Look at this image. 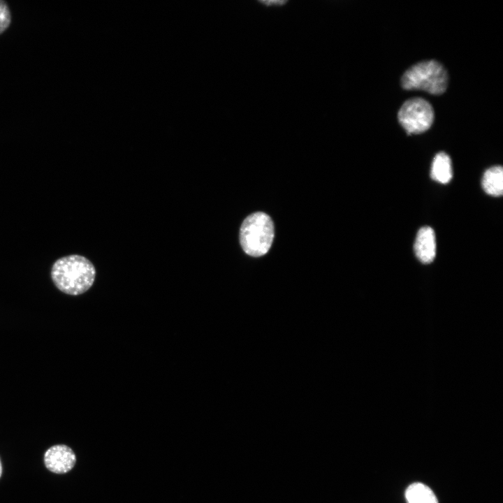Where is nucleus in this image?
<instances>
[{"label":"nucleus","instance_id":"nucleus-1","mask_svg":"<svg viewBox=\"0 0 503 503\" xmlns=\"http://www.w3.org/2000/svg\"><path fill=\"white\" fill-rule=\"evenodd\" d=\"M50 275L59 291L68 295L78 296L91 288L95 279L96 270L86 257L71 254L58 258L52 266Z\"/></svg>","mask_w":503,"mask_h":503},{"label":"nucleus","instance_id":"nucleus-2","mask_svg":"<svg viewBox=\"0 0 503 503\" xmlns=\"http://www.w3.org/2000/svg\"><path fill=\"white\" fill-rule=\"evenodd\" d=\"M274 238V226L265 213L258 212L249 215L242 222L240 241L244 252L252 256H261L270 249Z\"/></svg>","mask_w":503,"mask_h":503},{"label":"nucleus","instance_id":"nucleus-3","mask_svg":"<svg viewBox=\"0 0 503 503\" xmlns=\"http://www.w3.org/2000/svg\"><path fill=\"white\" fill-rule=\"evenodd\" d=\"M448 73L436 60L422 61L409 68L402 75L401 84L407 89H421L433 94L443 93L447 87Z\"/></svg>","mask_w":503,"mask_h":503},{"label":"nucleus","instance_id":"nucleus-4","mask_svg":"<svg viewBox=\"0 0 503 503\" xmlns=\"http://www.w3.org/2000/svg\"><path fill=\"white\" fill-rule=\"evenodd\" d=\"M398 117L407 133H422L431 126L434 120V110L425 99L411 98L402 105Z\"/></svg>","mask_w":503,"mask_h":503},{"label":"nucleus","instance_id":"nucleus-5","mask_svg":"<svg viewBox=\"0 0 503 503\" xmlns=\"http://www.w3.org/2000/svg\"><path fill=\"white\" fill-rule=\"evenodd\" d=\"M76 457L73 450L66 445L58 444L49 448L44 454L45 465L50 472L62 474L73 469Z\"/></svg>","mask_w":503,"mask_h":503},{"label":"nucleus","instance_id":"nucleus-6","mask_svg":"<svg viewBox=\"0 0 503 503\" xmlns=\"http://www.w3.org/2000/svg\"><path fill=\"white\" fill-rule=\"evenodd\" d=\"M414 252L421 263L432 262L436 255V240L432 228L424 226L419 229L414 243Z\"/></svg>","mask_w":503,"mask_h":503},{"label":"nucleus","instance_id":"nucleus-7","mask_svg":"<svg viewBox=\"0 0 503 503\" xmlns=\"http://www.w3.org/2000/svg\"><path fill=\"white\" fill-rule=\"evenodd\" d=\"M452 174L449 156L444 152L437 153L432 161L431 177L439 183L446 184L451 180Z\"/></svg>","mask_w":503,"mask_h":503},{"label":"nucleus","instance_id":"nucleus-8","mask_svg":"<svg viewBox=\"0 0 503 503\" xmlns=\"http://www.w3.org/2000/svg\"><path fill=\"white\" fill-rule=\"evenodd\" d=\"M483 190L489 195L500 196L503 193V170L500 166L488 168L482 179Z\"/></svg>","mask_w":503,"mask_h":503},{"label":"nucleus","instance_id":"nucleus-9","mask_svg":"<svg viewBox=\"0 0 503 503\" xmlns=\"http://www.w3.org/2000/svg\"><path fill=\"white\" fill-rule=\"evenodd\" d=\"M407 503H438L432 490L422 483L409 485L405 491Z\"/></svg>","mask_w":503,"mask_h":503},{"label":"nucleus","instance_id":"nucleus-10","mask_svg":"<svg viewBox=\"0 0 503 503\" xmlns=\"http://www.w3.org/2000/svg\"><path fill=\"white\" fill-rule=\"evenodd\" d=\"M12 14L8 3L0 0V35L3 34L10 26Z\"/></svg>","mask_w":503,"mask_h":503},{"label":"nucleus","instance_id":"nucleus-11","mask_svg":"<svg viewBox=\"0 0 503 503\" xmlns=\"http://www.w3.org/2000/svg\"><path fill=\"white\" fill-rule=\"evenodd\" d=\"M1 474H2V465H1V460H0V477L1 476Z\"/></svg>","mask_w":503,"mask_h":503}]
</instances>
